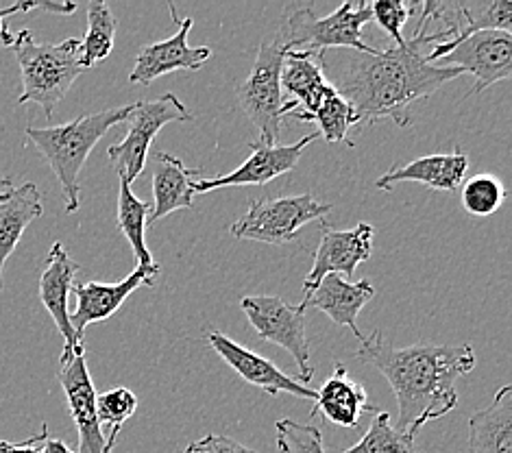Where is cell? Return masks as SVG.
<instances>
[{
	"label": "cell",
	"instance_id": "16",
	"mask_svg": "<svg viewBox=\"0 0 512 453\" xmlns=\"http://www.w3.org/2000/svg\"><path fill=\"white\" fill-rule=\"evenodd\" d=\"M207 342L210 347L221 355V358L234 369L247 384L264 390L266 395H292L297 399L316 401V390L310 386H303L299 379H292L284 371H279V366L271 360L262 358L260 353H255L247 347L238 345L236 340H231L223 332H210L207 334Z\"/></svg>",
	"mask_w": 512,
	"mask_h": 453
},
{
	"label": "cell",
	"instance_id": "23",
	"mask_svg": "<svg viewBox=\"0 0 512 453\" xmlns=\"http://www.w3.org/2000/svg\"><path fill=\"white\" fill-rule=\"evenodd\" d=\"M319 410L325 414L327 421L340 427H358L362 412H375L369 403L367 390L360 382L349 379L347 366L343 362H334V373L325 379L321 390H316L312 419Z\"/></svg>",
	"mask_w": 512,
	"mask_h": 453
},
{
	"label": "cell",
	"instance_id": "24",
	"mask_svg": "<svg viewBox=\"0 0 512 453\" xmlns=\"http://www.w3.org/2000/svg\"><path fill=\"white\" fill-rule=\"evenodd\" d=\"M467 453H512V386L499 388L491 406L471 416Z\"/></svg>",
	"mask_w": 512,
	"mask_h": 453
},
{
	"label": "cell",
	"instance_id": "3",
	"mask_svg": "<svg viewBox=\"0 0 512 453\" xmlns=\"http://www.w3.org/2000/svg\"><path fill=\"white\" fill-rule=\"evenodd\" d=\"M131 109L133 105H123L64 122V125L44 129L27 127V138L44 155L48 166L53 168L59 186H62L66 214H75L81 207L79 175L92 149L109 129L123 125Z\"/></svg>",
	"mask_w": 512,
	"mask_h": 453
},
{
	"label": "cell",
	"instance_id": "10",
	"mask_svg": "<svg viewBox=\"0 0 512 453\" xmlns=\"http://www.w3.org/2000/svg\"><path fill=\"white\" fill-rule=\"evenodd\" d=\"M251 327L262 340L286 349L299 369V382L310 386L314 366L310 362V342L306 334V308L292 305L275 295H249L240 299Z\"/></svg>",
	"mask_w": 512,
	"mask_h": 453
},
{
	"label": "cell",
	"instance_id": "30",
	"mask_svg": "<svg viewBox=\"0 0 512 453\" xmlns=\"http://www.w3.org/2000/svg\"><path fill=\"white\" fill-rule=\"evenodd\" d=\"M506 201V188L502 179L482 173L471 177L462 186V205L471 216H493Z\"/></svg>",
	"mask_w": 512,
	"mask_h": 453
},
{
	"label": "cell",
	"instance_id": "4",
	"mask_svg": "<svg viewBox=\"0 0 512 453\" xmlns=\"http://www.w3.org/2000/svg\"><path fill=\"white\" fill-rule=\"evenodd\" d=\"M11 48L22 77L18 105L35 103L44 109L46 118H53L59 101L85 72L81 66V40L68 38L59 44H40L33 40L31 31L24 29L16 35Z\"/></svg>",
	"mask_w": 512,
	"mask_h": 453
},
{
	"label": "cell",
	"instance_id": "19",
	"mask_svg": "<svg viewBox=\"0 0 512 453\" xmlns=\"http://www.w3.org/2000/svg\"><path fill=\"white\" fill-rule=\"evenodd\" d=\"M323 55L310 53H286L282 66V94L290 99L282 105V118L310 122L316 107L332 90V85L323 75Z\"/></svg>",
	"mask_w": 512,
	"mask_h": 453
},
{
	"label": "cell",
	"instance_id": "33",
	"mask_svg": "<svg viewBox=\"0 0 512 453\" xmlns=\"http://www.w3.org/2000/svg\"><path fill=\"white\" fill-rule=\"evenodd\" d=\"M419 7V3L406 5L401 0H375L371 5L373 11V20L380 24V27L395 40V46H404L406 38H404V24L408 22V18L414 14V9Z\"/></svg>",
	"mask_w": 512,
	"mask_h": 453
},
{
	"label": "cell",
	"instance_id": "7",
	"mask_svg": "<svg viewBox=\"0 0 512 453\" xmlns=\"http://www.w3.org/2000/svg\"><path fill=\"white\" fill-rule=\"evenodd\" d=\"M425 61L438 68H458L475 79L473 92L480 94L493 83L512 77V33L478 31L460 42L432 46Z\"/></svg>",
	"mask_w": 512,
	"mask_h": 453
},
{
	"label": "cell",
	"instance_id": "35",
	"mask_svg": "<svg viewBox=\"0 0 512 453\" xmlns=\"http://www.w3.org/2000/svg\"><path fill=\"white\" fill-rule=\"evenodd\" d=\"M33 9H40V3H14V5L0 9V44L11 46L16 40V35L11 33L7 27V18L20 14V11H33Z\"/></svg>",
	"mask_w": 512,
	"mask_h": 453
},
{
	"label": "cell",
	"instance_id": "14",
	"mask_svg": "<svg viewBox=\"0 0 512 453\" xmlns=\"http://www.w3.org/2000/svg\"><path fill=\"white\" fill-rule=\"evenodd\" d=\"M319 138H321L319 131H314L310 136L288 146H279V144L268 146L255 140L249 144L251 155L245 159V164L234 170V173L218 175L214 179L194 181L192 190L194 194H207V192H214L218 188H229V186H266L268 181H273L277 177L290 173V170H295L303 151H306L308 146Z\"/></svg>",
	"mask_w": 512,
	"mask_h": 453
},
{
	"label": "cell",
	"instance_id": "15",
	"mask_svg": "<svg viewBox=\"0 0 512 453\" xmlns=\"http://www.w3.org/2000/svg\"><path fill=\"white\" fill-rule=\"evenodd\" d=\"M79 264L72 260L70 253L64 249V244L55 242L46 257V266L40 275V301L46 312L53 316L57 325V332L64 336V351L59 358V366L75 360L77 355H83V340L77 338L75 329L70 325V310H68V297L75 286L79 275Z\"/></svg>",
	"mask_w": 512,
	"mask_h": 453
},
{
	"label": "cell",
	"instance_id": "27",
	"mask_svg": "<svg viewBox=\"0 0 512 453\" xmlns=\"http://www.w3.org/2000/svg\"><path fill=\"white\" fill-rule=\"evenodd\" d=\"M118 20L101 0H92L88 5V31L81 40V66L90 70L114 51Z\"/></svg>",
	"mask_w": 512,
	"mask_h": 453
},
{
	"label": "cell",
	"instance_id": "11",
	"mask_svg": "<svg viewBox=\"0 0 512 453\" xmlns=\"http://www.w3.org/2000/svg\"><path fill=\"white\" fill-rule=\"evenodd\" d=\"M443 22L447 42H460L478 31L512 33V0H425L419 27L414 33H423L430 22Z\"/></svg>",
	"mask_w": 512,
	"mask_h": 453
},
{
	"label": "cell",
	"instance_id": "36",
	"mask_svg": "<svg viewBox=\"0 0 512 453\" xmlns=\"http://www.w3.org/2000/svg\"><path fill=\"white\" fill-rule=\"evenodd\" d=\"M48 438V427L42 425V434L38 436H31L27 440H22V443H11V447L5 451V453H40V449L35 445L44 443V440Z\"/></svg>",
	"mask_w": 512,
	"mask_h": 453
},
{
	"label": "cell",
	"instance_id": "9",
	"mask_svg": "<svg viewBox=\"0 0 512 453\" xmlns=\"http://www.w3.org/2000/svg\"><path fill=\"white\" fill-rule=\"evenodd\" d=\"M329 203H319L312 194H297V197H279L251 201L245 216H240L229 227V234L240 240H253L264 244H288L299 236V231L312 220H321L332 212Z\"/></svg>",
	"mask_w": 512,
	"mask_h": 453
},
{
	"label": "cell",
	"instance_id": "25",
	"mask_svg": "<svg viewBox=\"0 0 512 453\" xmlns=\"http://www.w3.org/2000/svg\"><path fill=\"white\" fill-rule=\"evenodd\" d=\"M44 214L42 194L35 183H24L9 192V199L0 203V290H3L5 264L16 251L24 231L35 218Z\"/></svg>",
	"mask_w": 512,
	"mask_h": 453
},
{
	"label": "cell",
	"instance_id": "1",
	"mask_svg": "<svg viewBox=\"0 0 512 453\" xmlns=\"http://www.w3.org/2000/svg\"><path fill=\"white\" fill-rule=\"evenodd\" d=\"M447 42L443 31L414 33L404 46L386 51L360 53L332 48L321 57L323 75L329 85L353 107L362 127L384 118L397 127H412L410 105L428 99L443 83L458 79V68H438L425 61V48Z\"/></svg>",
	"mask_w": 512,
	"mask_h": 453
},
{
	"label": "cell",
	"instance_id": "39",
	"mask_svg": "<svg viewBox=\"0 0 512 453\" xmlns=\"http://www.w3.org/2000/svg\"><path fill=\"white\" fill-rule=\"evenodd\" d=\"M9 447H11L9 440H0V453H5Z\"/></svg>",
	"mask_w": 512,
	"mask_h": 453
},
{
	"label": "cell",
	"instance_id": "5",
	"mask_svg": "<svg viewBox=\"0 0 512 453\" xmlns=\"http://www.w3.org/2000/svg\"><path fill=\"white\" fill-rule=\"evenodd\" d=\"M373 20L371 5L343 3L334 14L319 18L312 7H299L284 14L277 42L286 53L323 55L332 48L375 53V48L362 40V27Z\"/></svg>",
	"mask_w": 512,
	"mask_h": 453
},
{
	"label": "cell",
	"instance_id": "20",
	"mask_svg": "<svg viewBox=\"0 0 512 453\" xmlns=\"http://www.w3.org/2000/svg\"><path fill=\"white\" fill-rule=\"evenodd\" d=\"M375 297V288L369 279H360L356 284L340 275H327L308 299H303V308H314L327 314L338 327H347L360 342L364 334L358 329V314Z\"/></svg>",
	"mask_w": 512,
	"mask_h": 453
},
{
	"label": "cell",
	"instance_id": "18",
	"mask_svg": "<svg viewBox=\"0 0 512 453\" xmlns=\"http://www.w3.org/2000/svg\"><path fill=\"white\" fill-rule=\"evenodd\" d=\"M160 271H146L136 268L125 279L116 284H101V281H75L72 292L77 297V310L70 314V325L75 329L79 340H83L85 329L92 323H101L112 318L123 303L142 286H155V279Z\"/></svg>",
	"mask_w": 512,
	"mask_h": 453
},
{
	"label": "cell",
	"instance_id": "28",
	"mask_svg": "<svg viewBox=\"0 0 512 453\" xmlns=\"http://www.w3.org/2000/svg\"><path fill=\"white\" fill-rule=\"evenodd\" d=\"M310 122H316V125H319V136L325 142L329 144L343 142L347 146H356L349 140V129L358 127L360 120L356 112H353V107L334 88L327 92L321 105L316 107Z\"/></svg>",
	"mask_w": 512,
	"mask_h": 453
},
{
	"label": "cell",
	"instance_id": "8",
	"mask_svg": "<svg viewBox=\"0 0 512 453\" xmlns=\"http://www.w3.org/2000/svg\"><path fill=\"white\" fill-rule=\"evenodd\" d=\"M194 116L188 112L175 94H162L160 99L133 103L131 114L127 116V136L120 144H112L107 149L109 162L114 164L120 179L129 186L136 181L146 166L151 144L170 122H190Z\"/></svg>",
	"mask_w": 512,
	"mask_h": 453
},
{
	"label": "cell",
	"instance_id": "26",
	"mask_svg": "<svg viewBox=\"0 0 512 453\" xmlns=\"http://www.w3.org/2000/svg\"><path fill=\"white\" fill-rule=\"evenodd\" d=\"M151 205L140 201L136 194H133L131 186L120 179V190H118V229L123 231V236L131 244L133 257H136L138 268H146V271H160V266L155 264L153 255L146 247V220H149Z\"/></svg>",
	"mask_w": 512,
	"mask_h": 453
},
{
	"label": "cell",
	"instance_id": "32",
	"mask_svg": "<svg viewBox=\"0 0 512 453\" xmlns=\"http://www.w3.org/2000/svg\"><path fill=\"white\" fill-rule=\"evenodd\" d=\"M279 453H327L323 434L314 423H297L292 419L275 421Z\"/></svg>",
	"mask_w": 512,
	"mask_h": 453
},
{
	"label": "cell",
	"instance_id": "17",
	"mask_svg": "<svg viewBox=\"0 0 512 453\" xmlns=\"http://www.w3.org/2000/svg\"><path fill=\"white\" fill-rule=\"evenodd\" d=\"M173 18L179 24V29L173 38L140 48V53L136 57V66H133L129 75L131 85H144V88H149L155 79L170 75V72H177V70L197 72L205 66V61L212 57V51L207 46L192 48L188 44V33L194 24L192 18H184V20L177 16Z\"/></svg>",
	"mask_w": 512,
	"mask_h": 453
},
{
	"label": "cell",
	"instance_id": "13",
	"mask_svg": "<svg viewBox=\"0 0 512 453\" xmlns=\"http://www.w3.org/2000/svg\"><path fill=\"white\" fill-rule=\"evenodd\" d=\"M321 227L323 240L319 249L314 251L312 271L303 279V299H308L327 275L343 273L347 279H351L356 275V268L367 262L373 253V225L360 223L353 229L338 231L329 229L323 220Z\"/></svg>",
	"mask_w": 512,
	"mask_h": 453
},
{
	"label": "cell",
	"instance_id": "2",
	"mask_svg": "<svg viewBox=\"0 0 512 453\" xmlns=\"http://www.w3.org/2000/svg\"><path fill=\"white\" fill-rule=\"evenodd\" d=\"M356 360L375 366L397 397V430L417 432L456 408V382L475 369V351L465 345H412L397 349L382 332L364 336Z\"/></svg>",
	"mask_w": 512,
	"mask_h": 453
},
{
	"label": "cell",
	"instance_id": "6",
	"mask_svg": "<svg viewBox=\"0 0 512 453\" xmlns=\"http://www.w3.org/2000/svg\"><path fill=\"white\" fill-rule=\"evenodd\" d=\"M286 59V51L279 46L277 40H266L260 44L258 55H255L253 70L245 83H240L236 90V101L242 112L253 122L255 129L260 131L258 142L277 146L282 138V66Z\"/></svg>",
	"mask_w": 512,
	"mask_h": 453
},
{
	"label": "cell",
	"instance_id": "34",
	"mask_svg": "<svg viewBox=\"0 0 512 453\" xmlns=\"http://www.w3.org/2000/svg\"><path fill=\"white\" fill-rule=\"evenodd\" d=\"M186 453H260V451L240 445L238 440L223 434H207L205 438L190 443Z\"/></svg>",
	"mask_w": 512,
	"mask_h": 453
},
{
	"label": "cell",
	"instance_id": "22",
	"mask_svg": "<svg viewBox=\"0 0 512 453\" xmlns=\"http://www.w3.org/2000/svg\"><path fill=\"white\" fill-rule=\"evenodd\" d=\"M469 170V157L456 149L454 153H443V155H428L412 159V162L404 166L390 168L386 175L375 181L377 190L390 192L397 183L404 181H417L425 183V186L432 190L441 192H458L460 183L465 181Z\"/></svg>",
	"mask_w": 512,
	"mask_h": 453
},
{
	"label": "cell",
	"instance_id": "38",
	"mask_svg": "<svg viewBox=\"0 0 512 453\" xmlns=\"http://www.w3.org/2000/svg\"><path fill=\"white\" fill-rule=\"evenodd\" d=\"M11 190H14V181H11V177H5L3 181H0V203L9 199Z\"/></svg>",
	"mask_w": 512,
	"mask_h": 453
},
{
	"label": "cell",
	"instance_id": "37",
	"mask_svg": "<svg viewBox=\"0 0 512 453\" xmlns=\"http://www.w3.org/2000/svg\"><path fill=\"white\" fill-rule=\"evenodd\" d=\"M40 453H77V451H72V449L64 443V440L48 436V438L44 440V447L40 449Z\"/></svg>",
	"mask_w": 512,
	"mask_h": 453
},
{
	"label": "cell",
	"instance_id": "21",
	"mask_svg": "<svg viewBox=\"0 0 512 453\" xmlns=\"http://www.w3.org/2000/svg\"><path fill=\"white\" fill-rule=\"evenodd\" d=\"M201 179V170L188 168L179 157L168 153H155L153 157V205L146 227L166 218L177 210L194 207V181Z\"/></svg>",
	"mask_w": 512,
	"mask_h": 453
},
{
	"label": "cell",
	"instance_id": "29",
	"mask_svg": "<svg viewBox=\"0 0 512 453\" xmlns=\"http://www.w3.org/2000/svg\"><path fill=\"white\" fill-rule=\"evenodd\" d=\"M343 453H414V436L390 423V414L377 412L367 434Z\"/></svg>",
	"mask_w": 512,
	"mask_h": 453
},
{
	"label": "cell",
	"instance_id": "12",
	"mask_svg": "<svg viewBox=\"0 0 512 453\" xmlns=\"http://www.w3.org/2000/svg\"><path fill=\"white\" fill-rule=\"evenodd\" d=\"M59 384L64 388L68 410L79 432L77 453H112L120 430L103 432L96 416V390L85 362V353L64 364L57 373Z\"/></svg>",
	"mask_w": 512,
	"mask_h": 453
},
{
	"label": "cell",
	"instance_id": "31",
	"mask_svg": "<svg viewBox=\"0 0 512 453\" xmlns=\"http://www.w3.org/2000/svg\"><path fill=\"white\" fill-rule=\"evenodd\" d=\"M136 410L138 397L125 386H118L107 390L103 395H96V416H99V423L105 434L112 430H123V425L136 414Z\"/></svg>",
	"mask_w": 512,
	"mask_h": 453
}]
</instances>
